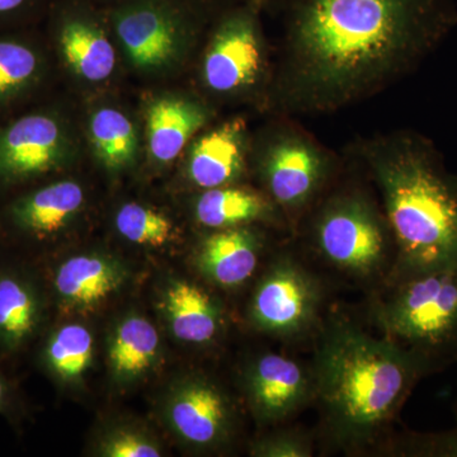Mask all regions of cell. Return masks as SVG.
<instances>
[{
  "mask_svg": "<svg viewBox=\"0 0 457 457\" xmlns=\"http://www.w3.org/2000/svg\"><path fill=\"white\" fill-rule=\"evenodd\" d=\"M267 104L329 113L374 97L422 64L457 25L455 0H284Z\"/></svg>",
  "mask_w": 457,
  "mask_h": 457,
  "instance_id": "obj_1",
  "label": "cell"
},
{
  "mask_svg": "<svg viewBox=\"0 0 457 457\" xmlns=\"http://www.w3.org/2000/svg\"><path fill=\"white\" fill-rule=\"evenodd\" d=\"M347 155L368 177L395 237L387 281L457 266V174L435 143L399 129L357 140Z\"/></svg>",
  "mask_w": 457,
  "mask_h": 457,
  "instance_id": "obj_2",
  "label": "cell"
},
{
  "mask_svg": "<svg viewBox=\"0 0 457 457\" xmlns=\"http://www.w3.org/2000/svg\"><path fill=\"white\" fill-rule=\"evenodd\" d=\"M320 330L312 369L323 433L333 447L359 453L383 437L432 371L416 354L343 315H330Z\"/></svg>",
  "mask_w": 457,
  "mask_h": 457,
  "instance_id": "obj_3",
  "label": "cell"
},
{
  "mask_svg": "<svg viewBox=\"0 0 457 457\" xmlns=\"http://www.w3.org/2000/svg\"><path fill=\"white\" fill-rule=\"evenodd\" d=\"M303 219L312 252L326 266L357 284L380 287L392 275L398 249L375 189L353 159Z\"/></svg>",
  "mask_w": 457,
  "mask_h": 457,
  "instance_id": "obj_4",
  "label": "cell"
},
{
  "mask_svg": "<svg viewBox=\"0 0 457 457\" xmlns=\"http://www.w3.org/2000/svg\"><path fill=\"white\" fill-rule=\"evenodd\" d=\"M370 314L381 336L440 371L457 361V266L384 282Z\"/></svg>",
  "mask_w": 457,
  "mask_h": 457,
  "instance_id": "obj_5",
  "label": "cell"
},
{
  "mask_svg": "<svg viewBox=\"0 0 457 457\" xmlns=\"http://www.w3.org/2000/svg\"><path fill=\"white\" fill-rule=\"evenodd\" d=\"M253 155L263 194L284 213L291 231H296L345 165V155L324 145L287 114H278Z\"/></svg>",
  "mask_w": 457,
  "mask_h": 457,
  "instance_id": "obj_6",
  "label": "cell"
},
{
  "mask_svg": "<svg viewBox=\"0 0 457 457\" xmlns=\"http://www.w3.org/2000/svg\"><path fill=\"white\" fill-rule=\"evenodd\" d=\"M261 3H240L219 21L203 60L204 87L219 97H236L257 88L267 92L272 64L262 33Z\"/></svg>",
  "mask_w": 457,
  "mask_h": 457,
  "instance_id": "obj_7",
  "label": "cell"
},
{
  "mask_svg": "<svg viewBox=\"0 0 457 457\" xmlns=\"http://www.w3.org/2000/svg\"><path fill=\"white\" fill-rule=\"evenodd\" d=\"M326 288L321 279L293 253L278 255L262 276L249 315L253 326L276 338L308 336L320 323Z\"/></svg>",
  "mask_w": 457,
  "mask_h": 457,
  "instance_id": "obj_8",
  "label": "cell"
},
{
  "mask_svg": "<svg viewBox=\"0 0 457 457\" xmlns=\"http://www.w3.org/2000/svg\"><path fill=\"white\" fill-rule=\"evenodd\" d=\"M66 137L53 114L29 112L0 129V186L35 179L64 161Z\"/></svg>",
  "mask_w": 457,
  "mask_h": 457,
  "instance_id": "obj_9",
  "label": "cell"
},
{
  "mask_svg": "<svg viewBox=\"0 0 457 457\" xmlns=\"http://www.w3.org/2000/svg\"><path fill=\"white\" fill-rule=\"evenodd\" d=\"M245 389L255 414L264 423H282L315 399L312 366L286 354H261L245 372Z\"/></svg>",
  "mask_w": 457,
  "mask_h": 457,
  "instance_id": "obj_10",
  "label": "cell"
},
{
  "mask_svg": "<svg viewBox=\"0 0 457 457\" xmlns=\"http://www.w3.org/2000/svg\"><path fill=\"white\" fill-rule=\"evenodd\" d=\"M112 20L126 53L139 68H159L176 56L180 22L168 0H128L114 9Z\"/></svg>",
  "mask_w": 457,
  "mask_h": 457,
  "instance_id": "obj_11",
  "label": "cell"
},
{
  "mask_svg": "<svg viewBox=\"0 0 457 457\" xmlns=\"http://www.w3.org/2000/svg\"><path fill=\"white\" fill-rule=\"evenodd\" d=\"M248 156L245 122L228 120L195 141L188 156L189 179L203 191L234 185L245 176Z\"/></svg>",
  "mask_w": 457,
  "mask_h": 457,
  "instance_id": "obj_12",
  "label": "cell"
},
{
  "mask_svg": "<svg viewBox=\"0 0 457 457\" xmlns=\"http://www.w3.org/2000/svg\"><path fill=\"white\" fill-rule=\"evenodd\" d=\"M263 249V237L252 227L215 230L197 249L201 273L224 288L239 287L254 275Z\"/></svg>",
  "mask_w": 457,
  "mask_h": 457,
  "instance_id": "obj_13",
  "label": "cell"
},
{
  "mask_svg": "<svg viewBox=\"0 0 457 457\" xmlns=\"http://www.w3.org/2000/svg\"><path fill=\"white\" fill-rule=\"evenodd\" d=\"M170 420L183 440L196 446H213L228 435L230 407L215 385L196 378L174 396Z\"/></svg>",
  "mask_w": 457,
  "mask_h": 457,
  "instance_id": "obj_14",
  "label": "cell"
},
{
  "mask_svg": "<svg viewBox=\"0 0 457 457\" xmlns=\"http://www.w3.org/2000/svg\"><path fill=\"white\" fill-rule=\"evenodd\" d=\"M195 216L198 224L212 231L253 227L258 222L291 231L284 213L263 192L234 185L201 192Z\"/></svg>",
  "mask_w": 457,
  "mask_h": 457,
  "instance_id": "obj_15",
  "label": "cell"
},
{
  "mask_svg": "<svg viewBox=\"0 0 457 457\" xmlns=\"http://www.w3.org/2000/svg\"><path fill=\"white\" fill-rule=\"evenodd\" d=\"M209 108L182 97L155 99L147 108V141L150 154L159 163L174 161L191 137L210 121Z\"/></svg>",
  "mask_w": 457,
  "mask_h": 457,
  "instance_id": "obj_16",
  "label": "cell"
},
{
  "mask_svg": "<svg viewBox=\"0 0 457 457\" xmlns=\"http://www.w3.org/2000/svg\"><path fill=\"white\" fill-rule=\"evenodd\" d=\"M83 203V188L73 180H62L21 197L8 215L20 230L44 237L62 230Z\"/></svg>",
  "mask_w": 457,
  "mask_h": 457,
  "instance_id": "obj_17",
  "label": "cell"
},
{
  "mask_svg": "<svg viewBox=\"0 0 457 457\" xmlns=\"http://www.w3.org/2000/svg\"><path fill=\"white\" fill-rule=\"evenodd\" d=\"M57 41L66 64L88 82H104L113 73L116 54L106 33L84 17L62 18Z\"/></svg>",
  "mask_w": 457,
  "mask_h": 457,
  "instance_id": "obj_18",
  "label": "cell"
},
{
  "mask_svg": "<svg viewBox=\"0 0 457 457\" xmlns=\"http://www.w3.org/2000/svg\"><path fill=\"white\" fill-rule=\"evenodd\" d=\"M164 308L174 336L179 341L204 345L213 341L220 332V308L197 285L174 282L165 294Z\"/></svg>",
  "mask_w": 457,
  "mask_h": 457,
  "instance_id": "obj_19",
  "label": "cell"
},
{
  "mask_svg": "<svg viewBox=\"0 0 457 457\" xmlns=\"http://www.w3.org/2000/svg\"><path fill=\"white\" fill-rule=\"evenodd\" d=\"M121 284V272L97 255H78L60 266L55 278L57 294L77 308H89L107 299Z\"/></svg>",
  "mask_w": 457,
  "mask_h": 457,
  "instance_id": "obj_20",
  "label": "cell"
},
{
  "mask_svg": "<svg viewBox=\"0 0 457 457\" xmlns=\"http://www.w3.org/2000/svg\"><path fill=\"white\" fill-rule=\"evenodd\" d=\"M44 59L23 38L0 36V111L13 106L40 82Z\"/></svg>",
  "mask_w": 457,
  "mask_h": 457,
  "instance_id": "obj_21",
  "label": "cell"
},
{
  "mask_svg": "<svg viewBox=\"0 0 457 457\" xmlns=\"http://www.w3.org/2000/svg\"><path fill=\"white\" fill-rule=\"evenodd\" d=\"M159 336L146 319L131 317L117 328L110 348L113 371L120 378L143 374L154 362Z\"/></svg>",
  "mask_w": 457,
  "mask_h": 457,
  "instance_id": "obj_22",
  "label": "cell"
},
{
  "mask_svg": "<svg viewBox=\"0 0 457 457\" xmlns=\"http://www.w3.org/2000/svg\"><path fill=\"white\" fill-rule=\"evenodd\" d=\"M90 139L99 161L108 170L128 167L137 155V137L134 125L121 111L101 108L90 121Z\"/></svg>",
  "mask_w": 457,
  "mask_h": 457,
  "instance_id": "obj_23",
  "label": "cell"
},
{
  "mask_svg": "<svg viewBox=\"0 0 457 457\" xmlns=\"http://www.w3.org/2000/svg\"><path fill=\"white\" fill-rule=\"evenodd\" d=\"M37 320V303L23 282L0 278V341L17 345L31 335Z\"/></svg>",
  "mask_w": 457,
  "mask_h": 457,
  "instance_id": "obj_24",
  "label": "cell"
},
{
  "mask_svg": "<svg viewBox=\"0 0 457 457\" xmlns=\"http://www.w3.org/2000/svg\"><path fill=\"white\" fill-rule=\"evenodd\" d=\"M93 356V337L87 328L71 324L57 330L47 347V360L62 378H77L88 369Z\"/></svg>",
  "mask_w": 457,
  "mask_h": 457,
  "instance_id": "obj_25",
  "label": "cell"
},
{
  "mask_svg": "<svg viewBox=\"0 0 457 457\" xmlns=\"http://www.w3.org/2000/svg\"><path fill=\"white\" fill-rule=\"evenodd\" d=\"M116 228L126 239L140 245H164L173 234V225L163 213L134 203L119 210Z\"/></svg>",
  "mask_w": 457,
  "mask_h": 457,
  "instance_id": "obj_26",
  "label": "cell"
},
{
  "mask_svg": "<svg viewBox=\"0 0 457 457\" xmlns=\"http://www.w3.org/2000/svg\"><path fill=\"white\" fill-rule=\"evenodd\" d=\"M392 451L400 456L457 457V426L444 432L407 433L393 442Z\"/></svg>",
  "mask_w": 457,
  "mask_h": 457,
  "instance_id": "obj_27",
  "label": "cell"
},
{
  "mask_svg": "<svg viewBox=\"0 0 457 457\" xmlns=\"http://www.w3.org/2000/svg\"><path fill=\"white\" fill-rule=\"evenodd\" d=\"M252 453L261 457H311L314 455V438L302 428L284 427L255 442Z\"/></svg>",
  "mask_w": 457,
  "mask_h": 457,
  "instance_id": "obj_28",
  "label": "cell"
},
{
  "mask_svg": "<svg viewBox=\"0 0 457 457\" xmlns=\"http://www.w3.org/2000/svg\"><path fill=\"white\" fill-rule=\"evenodd\" d=\"M104 455L111 457H158L154 445L135 433L120 432L104 446Z\"/></svg>",
  "mask_w": 457,
  "mask_h": 457,
  "instance_id": "obj_29",
  "label": "cell"
},
{
  "mask_svg": "<svg viewBox=\"0 0 457 457\" xmlns=\"http://www.w3.org/2000/svg\"><path fill=\"white\" fill-rule=\"evenodd\" d=\"M44 4L45 0H0V26L32 17Z\"/></svg>",
  "mask_w": 457,
  "mask_h": 457,
  "instance_id": "obj_30",
  "label": "cell"
},
{
  "mask_svg": "<svg viewBox=\"0 0 457 457\" xmlns=\"http://www.w3.org/2000/svg\"><path fill=\"white\" fill-rule=\"evenodd\" d=\"M4 385H3L2 380H0V403L3 402V398H4Z\"/></svg>",
  "mask_w": 457,
  "mask_h": 457,
  "instance_id": "obj_31",
  "label": "cell"
},
{
  "mask_svg": "<svg viewBox=\"0 0 457 457\" xmlns=\"http://www.w3.org/2000/svg\"><path fill=\"white\" fill-rule=\"evenodd\" d=\"M243 2L249 3V2H255V3H261V4H266V3H269L270 0H243Z\"/></svg>",
  "mask_w": 457,
  "mask_h": 457,
  "instance_id": "obj_32",
  "label": "cell"
},
{
  "mask_svg": "<svg viewBox=\"0 0 457 457\" xmlns=\"http://www.w3.org/2000/svg\"><path fill=\"white\" fill-rule=\"evenodd\" d=\"M456 414H457V403H456Z\"/></svg>",
  "mask_w": 457,
  "mask_h": 457,
  "instance_id": "obj_33",
  "label": "cell"
}]
</instances>
